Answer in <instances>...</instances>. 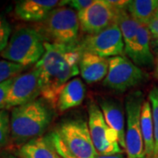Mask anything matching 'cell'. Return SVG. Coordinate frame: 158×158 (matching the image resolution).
<instances>
[{
    "mask_svg": "<svg viewBox=\"0 0 158 158\" xmlns=\"http://www.w3.org/2000/svg\"><path fill=\"white\" fill-rule=\"evenodd\" d=\"M1 158H19L17 156H14L12 154H9V153H4L2 156H1Z\"/></svg>",
    "mask_w": 158,
    "mask_h": 158,
    "instance_id": "31",
    "label": "cell"
},
{
    "mask_svg": "<svg viewBox=\"0 0 158 158\" xmlns=\"http://www.w3.org/2000/svg\"><path fill=\"white\" fill-rule=\"evenodd\" d=\"M147 80V75L139 66L124 56L109 58V69L104 85L123 92Z\"/></svg>",
    "mask_w": 158,
    "mask_h": 158,
    "instance_id": "7",
    "label": "cell"
},
{
    "mask_svg": "<svg viewBox=\"0 0 158 158\" xmlns=\"http://www.w3.org/2000/svg\"><path fill=\"white\" fill-rule=\"evenodd\" d=\"M151 47L154 52L158 55V40H151Z\"/></svg>",
    "mask_w": 158,
    "mask_h": 158,
    "instance_id": "30",
    "label": "cell"
},
{
    "mask_svg": "<svg viewBox=\"0 0 158 158\" xmlns=\"http://www.w3.org/2000/svg\"><path fill=\"white\" fill-rule=\"evenodd\" d=\"M104 118L111 129L116 134L120 147L126 148V129L124 113L121 106L114 100L104 99L99 102Z\"/></svg>",
    "mask_w": 158,
    "mask_h": 158,
    "instance_id": "15",
    "label": "cell"
},
{
    "mask_svg": "<svg viewBox=\"0 0 158 158\" xmlns=\"http://www.w3.org/2000/svg\"><path fill=\"white\" fill-rule=\"evenodd\" d=\"M88 126L97 154L111 156L122 153L117 135L106 123L100 107L91 103L88 108Z\"/></svg>",
    "mask_w": 158,
    "mask_h": 158,
    "instance_id": "9",
    "label": "cell"
},
{
    "mask_svg": "<svg viewBox=\"0 0 158 158\" xmlns=\"http://www.w3.org/2000/svg\"><path fill=\"white\" fill-rule=\"evenodd\" d=\"M156 17H158V10H157V12H156Z\"/></svg>",
    "mask_w": 158,
    "mask_h": 158,
    "instance_id": "33",
    "label": "cell"
},
{
    "mask_svg": "<svg viewBox=\"0 0 158 158\" xmlns=\"http://www.w3.org/2000/svg\"><path fill=\"white\" fill-rule=\"evenodd\" d=\"M156 158H158V156H157V157H156Z\"/></svg>",
    "mask_w": 158,
    "mask_h": 158,
    "instance_id": "34",
    "label": "cell"
},
{
    "mask_svg": "<svg viewBox=\"0 0 158 158\" xmlns=\"http://www.w3.org/2000/svg\"><path fill=\"white\" fill-rule=\"evenodd\" d=\"M125 54L137 66L153 65L154 56L151 51V36L147 26L140 25L135 42Z\"/></svg>",
    "mask_w": 158,
    "mask_h": 158,
    "instance_id": "14",
    "label": "cell"
},
{
    "mask_svg": "<svg viewBox=\"0 0 158 158\" xmlns=\"http://www.w3.org/2000/svg\"><path fill=\"white\" fill-rule=\"evenodd\" d=\"M11 28L6 17L0 15V57L2 52L6 49L11 37Z\"/></svg>",
    "mask_w": 158,
    "mask_h": 158,
    "instance_id": "24",
    "label": "cell"
},
{
    "mask_svg": "<svg viewBox=\"0 0 158 158\" xmlns=\"http://www.w3.org/2000/svg\"><path fill=\"white\" fill-rule=\"evenodd\" d=\"M79 23L77 12L72 8L58 7L52 10L38 30L45 42L77 48L79 44Z\"/></svg>",
    "mask_w": 158,
    "mask_h": 158,
    "instance_id": "3",
    "label": "cell"
},
{
    "mask_svg": "<svg viewBox=\"0 0 158 158\" xmlns=\"http://www.w3.org/2000/svg\"><path fill=\"white\" fill-rule=\"evenodd\" d=\"M26 69L27 67L17 63L6 60H0V85L6 82V80L18 76V74L22 72Z\"/></svg>",
    "mask_w": 158,
    "mask_h": 158,
    "instance_id": "22",
    "label": "cell"
},
{
    "mask_svg": "<svg viewBox=\"0 0 158 158\" xmlns=\"http://www.w3.org/2000/svg\"><path fill=\"white\" fill-rule=\"evenodd\" d=\"M52 120V113L48 103L35 99L11 112V138L18 144H25L41 137Z\"/></svg>",
    "mask_w": 158,
    "mask_h": 158,
    "instance_id": "2",
    "label": "cell"
},
{
    "mask_svg": "<svg viewBox=\"0 0 158 158\" xmlns=\"http://www.w3.org/2000/svg\"><path fill=\"white\" fill-rule=\"evenodd\" d=\"M141 133L144 141L146 158H154L155 152V134L153 124L152 109L148 100H144L141 115Z\"/></svg>",
    "mask_w": 158,
    "mask_h": 158,
    "instance_id": "19",
    "label": "cell"
},
{
    "mask_svg": "<svg viewBox=\"0 0 158 158\" xmlns=\"http://www.w3.org/2000/svg\"><path fill=\"white\" fill-rule=\"evenodd\" d=\"M86 88L80 78H72L69 81L61 90L56 103L59 112H65L69 109L80 106L85 97Z\"/></svg>",
    "mask_w": 158,
    "mask_h": 158,
    "instance_id": "16",
    "label": "cell"
},
{
    "mask_svg": "<svg viewBox=\"0 0 158 158\" xmlns=\"http://www.w3.org/2000/svg\"><path fill=\"white\" fill-rule=\"evenodd\" d=\"M144 98L142 92H132L126 98V152L127 158H146L141 133V115Z\"/></svg>",
    "mask_w": 158,
    "mask_h": 158,
    "instance_id": "5",
    "label": "cell"
},
{
    "mask_svg": "<svg viewBox=\"0 0 158 158\" xmlns=\"http://www.w3.org/2000/svg\"><path fill=\"white\" fill-rule=\"evenodd\" d=\"M149 30L151 40H158V17H155L147 26Z\"/></svg>",
    "mask_w": 158,
    "mask_h": 158,
    "instance_id": "27",
    "label": "cell"
},
{
    "mask_svg": "<svg viewBox=\"0 0 158 158\" xmlns=\"http://www.w3.org/2000/svg\"><path fill=\"white\" fill-rule=\"evenodd\" d=\"M158 10V0H131L127 12L140 25L148 26L156 17Z\"/></svg>",
    "mask_w": 158,
    "mask_h": 158,
    "instance_id": "18",
    "label": "cell"
},
{
    "mask_svg": "<svg viewBox=\"0 0 158 158\" xmlns=\"http://www.w3.org/2000/svg\"><path fill=\"white\" fill-rule=\"evenodd\" d=\"M82 51L78 47L69 48L45 42V53L35 64L40 83V96L56 108L59 94L64 85L80 74L79 60Z\"/></svg>",
    "mask_w": 158,
    "mask_h": 158,
    "instance_id": "1",
    "label": "cell"
},
{
    "mask_svg": "<svg viewBox=\"0 0 158 158\" xmlns=\"http://www.w3.org/2000/svg\"><path fill=\"white\" fill-rule=\"evenodd\" d=\"M148 101L152 109L154 134H155V152L154 158L158 156V87H153L148 94Z\"/></svg>",
    "mask_w": 158,
    "mask_h": 158,
    "instance_id": "20",
    "label": "cell"
},
{
    "mask_svg": "<svg viewBox=\"0 0 158 158\" xmlns=\"http://www.w3.org/2000/svg\"><path fill=\"white\" fill-rule=\"evenodd\" d=\"M69 150L77 158H96L98 154L90 137L88 122L84 119H69L56 130Z\"/></svg>",
    "mask_w": 158,
    "mask_h": 158,
    "instance_id": "6",
    "label": "cell"
},
{
    "mask_svg": "<svg viewBox=\"0 0 158 158\" xmlns=\"http://www.w3.org/2000/svg\"><path fill=\"white\" fill-rule=\"evenodd\" d=\"M14 77L8 79L6 82H4L3 84L0 85V110L6 109V98H7V95H8V92L10 90L11 85L13 83Z\"/></svg>",
    "mask_w": 158,
    "mask_h": 158,
    "instance_id": "25",
    "label": "cell"
},
{
    "mask_svg": "<svg viewBox=\"0 0 158 158\" xmlns=\"http://www.w3.org/2000/svg\"><path fill=\"white\" fill-rule=\"evenodd\" d=\"M94 2L95 0H72L69 1L68 5L70 6V8L79 12L90 7L91 5L94 4Z\"/></svg>",
    "mask_w": 158,
    "mask_h": 158,
    "instance_id": "26",
    "label": "cell"
},
{
    "mask_svg": "<svg viewBox=\"0 0 158 158\" xmlns=\"http://www.w3.org/2000/svg\"><path fill=\"white\" fill-rule=\"evenodd\" d=\"M40 83L38 70L34 67L28 72L14 77L6 100V109L20 106L37 99L40 95Z\"/></svg>",
    "mask_w": 158,
    "mask_h": 158,
    "instance_id": "11",
    "label": "cell"
},
{
    "mask_svg": "<svg viewBox=\"0 0 158 158\" xmlns=\"http://www.w3.org/2000/svg\"><path fill=\"white\" fill-rule=\"evenodd\" d=\"M60 3L57 0H21L16 3L14 12L23 21L42 22Z\"/></svg>",
    "mask_w": 158,
    "mask_h": 158,
    "instance_id": "12",
    "label": "cell"
},
{
    "mask_svg": "<svg viewBox=\"0 0 158 158\" xmlns=\"http://www.w3.org/2000/svg\"><path fill=\"white\" fill-rule=\"evenodd\" d=\"M109 59L98 56L90 52H82L79 60V71L87 84H95L106 77Z\"/></svg>",
    "mask_w": 158,
    "mask_h": 158,
    "instance_id": "13",
    "label": "cell"
},
{
    "mask_svg": "<svg viewBox=\"0 0 158 158\" xmlns=\"http://www.w3.org/2000/svg\"><path fill=\"white\" fill-rule=\"evenodd\" d=\"M11 138V114L8 110H0V148L6 147Z\"/></svg>",
    "mask_w": 158,
    "mask_h": 158,
    "instance_id": "21",
    "label": "cell"
},
{
    "mask_svg": "<svg viewBox=\"0 0 158 158\" xmlns=\"http://www.w3.org/2000/svg\"><path fill=\"white\" fill-rule=\"evenodd\" d=\"M107 1L108 3L118 11L127 10V6L129 4L128 0H107Z\"/></svg>",
    "mask_w": 158,
    "mask_h": 158,
    "instance_id": "28",
    "label": "cell"
},
{
    "mask_svg": "<svg viewBox=\"0 0 158 158\" xmlns=\"http://www.w3.org/2000/svg\"><path fill=\"white\" fill-rule=\"evenodd\" d=\"M155 77L158 80V60L156 62V69H155Z\"/></svg>",
    "mask_w": 158,
    "mask_h": 158,
    "instance_id": "32",
    "label": "cell"
},
{
    "mask_svg": "<svg viewBox=\"0 0 158 158\" xmlns=\"http://www.w3.org/2000/svg\"><path fill=\"white\" fill-rule=\"evenodd\" d=\"M19 158H61L48 136H41L21 145L17 151Z\"/></svg>",
    "mask_w": 158,
    "mask_h": 158,
    "instance_id": "17",
    "label": "cell"
},
{
    "mask_svg": "<svg viewBox=\"0 0 158 158\" xmlns=\"http://www.w3.org/2000/svg\"><path fill=\"white\" fill-rule=\"evenodd\" d=\"M82 52H90L104 58L122 56L125 53L124 40L118 22L96 34H88L79 41Z\"/></svg>",
    "mask_w": 158,
    "mask_h": 158,
    "instance_id": "8",
    "label": "cell"
},
{
    "mask_svg": "<svg viewBox=\"0 0 158 158\" xmlns=\"http://www.w3.org/2000/svg\"><path fill=\"white\" fill-rule=\"evenodd\" d=\"M48 138L49 139L53 147L55 148L56 151L58 153V155L61 156V158H77L67 148L64 142L61 139V137L57 135L56 131L50 133L48 135Z\"/></svg>",
    "mask_w": 158,
    "mask_h": 158,
    "instance_id": "23",
    "label": "cell"
},
{
    "mask_svg": "<svg viewBox=\"0 0 158 158\" xmlns=\"http://www.w3.org/2000/svg\"><path fill=\"white\" fill-rule=\"evenodd\" d=\"M96 158H125V157L122 153H118V154L111 155V156H100V155H98Z\"/></svg>",
    "mask_w": 158,
    "mask_h": 158,
    "instance_id": "29",
    "label": "cell"
},
{
    "mask_svg": "<svg viewBox=\"0 0 158 158\" xmlns=\"http://www.w3.org/2000/svg\"><path fill=\"white\" fill-rule=\"evenodd\" d=\"M45 53V40L38 30L20 27L10 37L1 57L24 67L37 63Z\"/></svg>",
    "mask_w": 158,
    "mask_h": 158,
    "instance_id": "4",
    "label": "cell"
},
{
    "mask_svg": "<svg viewBox=\"0 0 158 158\" xmlns=\"http://www.w3.org/2000/svg\"><path fill=\"white\" fill-rule=\"evenodd\" d=\"M80 28L88 34H96L117 22L118 11L107 0H95L94 4L77 12Z\"/></svg>",
    "mask_w": 158,
    "mask_h": 158,
    "instance_id": "10",
    "label": "cell"
}]
</instances>
